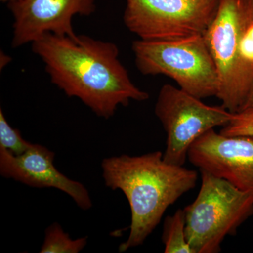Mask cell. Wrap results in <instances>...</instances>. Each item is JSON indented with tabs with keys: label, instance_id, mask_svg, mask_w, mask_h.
I'll return each mask as SVG.
<instances>
[{
	"label": "cell",
	"instance_id": "6",
	"mask_svg": "<svg viewBox=\"0 0 253 253\" xmlns=\"http://www.w3.org/2000/svg\"><path fill=\"white\" fill-rule=\"evenodd\" d=\"M219 0H126L125 26L143 41H169L204 35Z\"/></svg>",
	"mask_w": 253,
	"mask_h": 253
},
{
	"label": "cell",
	"instance_id": "16",
	"mask_svg": "<svg viewBox=\"0 0 253 253\" xmlns=\"http://www.w3.org/2000/svg\"><path fill=\"white\" fill-rule=\"evenodd\" d=\"M249 108H253V86L251 94H250L249 99H248L246 106H245L244 109L243 110L249 109Z\"/></svg>",
	"mask_w": 253,
	"mask_h": 253
},
{
	"label": "cell",
	"instance_id": "10",
	"mask_svg": "<svg viewBox=\"0 0 253 253\" xmlns=\"http://www.w3.org/2000/svg\"><path fill=\"white\" fill-rule=\"evenodd\" d=\"M54 156L53 151L38 144H33L21 156H14L0 146V174L32 187L60 190L71 196L81 209H90L92 203L88 190L58 170Z\"/></svg>",
	"mask_w": 253,
	"mask_h": 253
},
{
	"label": "cell",
	"instance_id": "14",
	"mask_svg": "<svg viewBox=\"0 0 253 253\" xmlns=\"http://www.w3.org/2000/svg\"><path fill=\"white\" fill-rule=\"evenodd\" d=\"M222 135L253 136V108L235 113L230 122L221 129Z\"/></svg>",
	"mask_w": 253,
	"mask_h": 253
},
{
	"label": "cell",
	"instance_id": "11",
	"mask_svg": "<svg viewBox=\"0 0 253 253\" xmlns=\"http://www.w3.org/2000/svg\"><path fill=\"white\" fill-rule=\"evenodd\" d=\"M185 212L179 209L168 216L163 225V242L166 253H194L186 237Z\"/></svg>",
	"mask_w": 253,
	"mask_h": 253
},
{
	"label": "cell",
	"instance_id": "8",
	"mask_svg": "<svg viewBox=\"0 0 253 253\" xmlns=\"http://www.w3.org/2000/svg\"><path fill=\"white\" fill-rule=\"evenodd\" d=\"M14 18L13 48L34 42L46 33L76 38L74 16L96 11L95 0H18L7 4Z\"/></svg>",
	"mask_w": 253,
	"mask_h": 253
},
{
	"label": "cell",
	"instance_id": "12",
	"mask_svg": "<svg viewBox=\"0 0 253 253\" xmlns=\"http://www.w3.org/2000/svg\"><path fill=\"white\" fill-rule=\"evenodd\" d=\"M88 238L72 239L63 230L59 223L54 222L46 228L45 237L40 253H78L87 244Z\"/></svg>",
	"mask_w": 253,
	"mask_h": 253
},
{
	"label": "cell",
	"instance_id": "1",
	"mask_svg": "<svg viewBox=\"0 0 253 253\" xmlns=\"http://www.w3.org/2000/svg\"><path fill=\"white\" fill-rule=\"evenodd\" d=\"M31 44L51 83L99 117L109 119L131 100L149 99V94L131 81L114 43L83 35L71 38L46 33Z\"/></svg>",
	"mask_w": 253,
	"mask_h": 253
},
{
	"label": "cell",
	"instance_id": "15",
	"mask_svg": "<svg viewBox=\"0 0 253 253\" xmlns=\"http://www.w3.org/2000/svg\"><path fill=\"white\" fill-rule=\"evenodd\" d=\"M241 54L245 61L253 65V22L250 25L243 36Z\"/></svg>",
	"mask_w": 253,
	"mask_h": 253
},
{
	"label": "cell",
	"instance_id": "2",
	"mask_svg": "<svg viewBox=\"0 0 253 253\" xmlns=\"http://www.w3.org/2000/svg\"><path fill=\"white\" fill-rule=\"evenodd\" d=\"M101 168L106 186L122 191L130 207V232L120 252L144 244L168 208L198 181L196 171L166 162L161 151L105 158Z\"/></svg>",
	"mask_w": 253,
	"mask_h": 253
},
{
	"label": "cell",
	"instance_id": "17",
	"mask_svg": "<svg viewBox=\"0 0 253 253\" xmlns=\"http://www.w3.org/2000/svg\"><path fill=\"white\" fill-rule=\"evenodd\" d=\"M0 1H1V2L7 3V4H9V3L14 2V1H18V0H0Z\"/></svg>",
	"mask_w": 253,
	"mask_h": 253
},
{
	"label": "cell",
	"instance_id": "4",
	"mask_svg": "<svg viewBox=\"0 0 253 253\" xmlns=\"http://www.w3.org/2000/svg\"><path fill=\"white\" fill-rule=\"evenodd\" d=\"M197 197L184 208L186 237L194 253H217L226 236L253 214V192L200 170Z\"/></svg>",
	"mask_w": 253,
	"mask_h": 253
},
{
	"label": "cell",
	"instance_id": "5",
	"mask_svg": "<svg viewBox=\"0 0 253 253\" xmlns=\"http://www.w3.org/2000/svg\"><path fill=\"white\" fill-rule=\"evenodd\" d=\"M131 49L136 68L144 76H168L199 99L217 96V68L204 35L169 41L139 39Z\"/></svg>",
	"mask_w": 253,
	"mask_h": 253
},
{
	"label": "cell",
	"instance_id": "9",
	"mask_svg": "<svg viewBox=\"0 0 253 253\" xmlns=\"http://www.w3.org/2000/svg\"><path fill=\"white\" fill-rule=\"evenodd\" d=\"M188 159L200 170L253 192V136H227L211 129L191 145Z\"/></svg>",
	"mask_w": 253,
	"mask_h": 253
},
{
	"label": "cell",
	"instance_id": "3",
	"mask_svg": "<svg viewBox=\"0 0 253 253\" xmlns=\"http://www.w3.org/2000/svg\"><path fill=\"white\" fill-rule=\"evenodd\" d=\"M253 22V0H219L217 14L205 41L219 78L218 98L226 109L242 111L253 86V65L241 54L245 32Z\"/></svg>",
	"mask_w": 253,
	"mask_h": 253
},
{
	"label": "cell",
	"instance_id": "13",
	"mask_svg": "<svg viewBox=\"0 0 253 253\" xmlns=\"http://www.w3.org/2000/svg\"><path fill=\"white\" fill-rule=\"evenodd\" d=\"M31 143L25 140L17 129L10 126L0 109V146L7 150L14 156H21L31 147Z\"/></svg>",
	"mask_w": 253,
	"mask_h": 253
},
{
	"label": "cell",
	"instance_id": "7",
	"mask_svg": "<svg viewBox=\"0 0 253 253\" xmlns=\"http://www.w3.org/2000/svg\"><path fill=\"white\" fill-rule=\"evenodd\" d=\"M155 113L167 134L163 159L179 166H184L195 141L216 126H225L234 114L222 106H208L201 99L169 84L161 87Z\"/></svg>",
	"mask_w": 253,
	"mask_h": 253
}]
</instances>
